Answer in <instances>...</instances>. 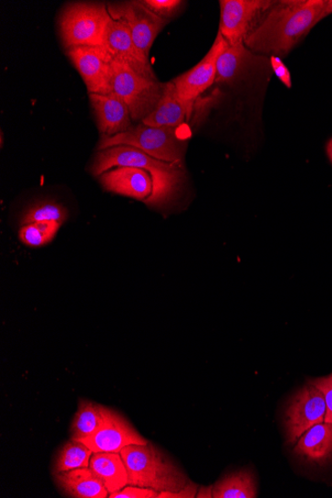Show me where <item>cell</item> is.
Masks as SVG:
<instances>
[{
	"mask_svg": "<svg viewBox=\"0 0 332 498\" xmlns=\"http://www.w3.org/2000/svg\"><path fill=\"white\" fill-rule=\"evenodd\" d=\"M325 0H283L265 11L244 41L254 53L285 57L319 22Z\"/></svg>",
	"mask_w": 332,
	"mask_h": 498,
	"instance_id": "cell-1",
	"label": "cell"
},
{
	"mask_svg": "<svg viewBox=\"0 0 332 498\" xmlns=\"http://www.w3.org/2000/svg\"><path fill=\"white\" fill-rule=\"evenodd\" d=\"M126 464L129 484L158 493H177L185 488V472L149 441L147 445H130L120 451Z\"/></svg>",
	"mask_w": 332,
	"mask_h": 498,
	"instance_id": "cell-2",
	"label": "cell"
},
{
	"mask_svg": "<svg viewBox=\"0 0 332 498\" xmlns=\"http://www.w3.org/2000/svg\"><path fill=\"white\" fill-rule=\"evenodd\" d=\"M177 129L150 127L143 123L121 134L101 136L98 150L125 146L140 150L150 157L165 162L183 164L186 141L177 136Z\"/></svg>",
	"mask_w": 332,
	"mask_h": 498,
	"instance_id": "cell-3",
	"label": "cell"
},
{
	"mask_svg": "<svg viewBox=\"0 0 332 498\" xmlns=\"http://www.w3.org/2000/svg\"><path fill=\"white\" fill-rule=\"evenodd\" d=\"M110 19L108 5L101 3H74L66 6L59 18V30L66 50L102 47Z\"/></svg>",
	"mask_w": 332,
	"mask_h": 498,
	"instance_id": "cell-4",
	"label": "cell"
},
{
	"mask_svg": "<svg viewBox=\"0 0 332 498\" xmlns=\"http://www.w3.org/2000/svg\"><path fill=\"white\" fill-rule=\"evenodd\" d=\"M113 93L130 109L132 120L145 119L156 109L164 91V84L159 79L142 76L125 63L114 60Z\"/></svg>",
	"mask_w": 332,
	"mask_h": 498,
	"instance_id": "cell-5",
	"label": "cell"
},
{
	"mask_svg": "<svg viewBox=\"0 0 332 498\" xmlns=\"http://www.w3.org/2000/svg\"><path fill=\"white\" fill-rule=\"evenodd\" d=\"M326 415L324 394L307 383L291 398L285 408L284 424L287 444H296L308 429L324 423Z\"/></svg>",
	"mask_w": 332,
	"mask_h": 498,
	"instance_id": "cell-6",
	"label": "cell"
},
{
	"mask_svg": "<svg viewBox=\"0 0 332 498\" xmlns=\"http://www.w3.org/2000/svg\"><path fill=\"white\" fill-rule=\"evenodd\" d=\"M108 10L110 16L127 26L136 47L150 60L152 44L169 21L154 15L141 2L109 5Z\"/></svg>",
	"mask_w": 332,
	"mask_h": 498,
	"instance_id": "cell-7",
	"label": "cell"
},
{
	"mask_svg": "<svg viewBox=\"0 0 332 498\" xmlns=\"http://www.w3.org/2000/svg\"><path fill=\"white\" fill-rule=\"evenodd\" d=\"M82 77L88 94L113 93L114 58L103 47H76L66 50Z\"/></svg>",
	"mask_w": 332,
	"mask_h": 498,
	"instance_id": "cell-8",
	"label": "cell"
},
{
	"mask_svg": "<svg viewBox=\"0 0 332 498\" xmlns=\"http://www.w3.org/2000/svg\"><path fill=\"white\" fill-rule=\"evenodd\" d=\"M274 4L271 0H221V36L228 44L244 42L261 16Z\"/></svg>",
	"mask_w": 332,
	"mask_h": 498,
	"instance_id": "cell-9",
	"label": "cell"
},
{
	"mask_svg": "<svg viewBox=\"0 0 332 498\" xmlns=\"http://www.w3.org/2000/svg\"><path fill=\"white\" fill-rule=\"evenodd\" d=\"M228 47V42L218 32L213 46L204 58L192 69L177 77L172 83L182 103L191 116L195 99L212 87L216 80L217 60Z\"/></svg>",
	"mask_w": 332,
	"mask_h": 498,
	"instance_id": "cell-10",
	"label": "cell"
},
{
	"mask_svg": "<svg viewBox=\"0 0 332 498\" xmlns=\"http://www.w3.org/2000/svg\"><path fill=\"white\" fill-rule=\"evenodd\" d=\"M93 452H118L130 445H147L143 438L127 419L109 409L104 426L82 441Z\"/></svg>",
	"mask_w": 332,
	"mask_h": 498,
	"instance_id": "cell-11",
	"label": "cell"
},
{
	"mask_svg": "<svg viewBox=\"0 0 332 498\" xmlns=\"http://www.w3.org/2000/svg\"><path fill=\"white\" fill-rule=\"evenodd\" d=\"M102 47L115 60L127 64L130 68L142 76L158 79L150 60L138 49L129 28L123 22L110 16Z\"/></svg>",
	"mask_w": 332,
	"mask_h": 498,
	"instance_id": "cell-12",
	"label": "cell"
},
{
	"mask_svg": "<svg viewBox=\"0 0 332 498\" xmlns=\"http://www.w3.org/2000/svg\"><path fill=\"white\" fill-rule=\"evenodd\" d=\"M88 98L101 136L113 137L132 128L129 108L114 93L88 94Z\"/></svg>",
	"mask_w": 332,
	"mask_h": 498,
	"instance_id": "cell-13",
	"label": "cell"
},
{
	"mask_svg": "<svg viewBox=\"0 0 332 498\" xmlns=\"http://www.w3.org/2000/svg\"><path fill=\"white\" fill-rule=\"evenodd\" d=\"M53 479L65 497L107 498L109 494L102 480L90 468L53 473Z\"/></svg>",
	"mask_w": 332,
	"mask_h": 498,
	"instance_id": "cell-14",
	"label": "cell"
},
{
	"mask_svg": "<svg viewBox=\"0 0 332 498\" xmlns=\"http://www.w3.org/2000/svg\"><path fill=\"white\" fill-rule=\"evenodd\" d=\"M294 455L306 463L325 467L332 462V424L308 429L296 442Z\"/></svg>",
	"mask_w": 332,
	"mask_h": 498,
	"instance_id": "cell-15",
	"label": "cell"
},
{
	"mask_svg": "<svg viewBox=\"0 0 332 498\" xmlns=\"http://www.w3.org/2000/svg\"><path fill=\"white\" fill-rule=\"evenodd\" d=\"M186 118L190 115L177 96L173 83L169 82L164 84L163 95L156 109L140 123L150 127L179 129Z\"/></svg>",
	"mask_w": 332,
	"mask_h": 498,
	"instance_id": "cell-16",
	"label": "cell"
},
{
	"mask_svg": "<svg viewBox=\"0 0 332 498\" xmlns=\"http://www.w3.org/2000/svg\"><path fill=\"white\" fill-rule=\"evenodd\" d=\"M88 468L102 480L109 494L129 484L126 464L120 453L93 452Z\"/></svg>",
	"mask_w": 332,
	"mask_h": 498,
	"instance_id": "cell-17",
	"label": "cell"
},
{
	"mask_svg": "<svg viewBox=\"0 0 332 498\" xmlns=\"http://www.w3.org/2000/svg\"><path fill=\"white\" fill-rule=\"evenodd\" d=\"M109 409L92 401L80 400L70 428L71 439L82 441L94 435L104 426Z\"/></svg>",
	"mask_w": 332,
	"mask_h": 498,
	"instance_id": "cell-18",
	"label": "cell"
},
{
	"mask_svg": "<svg viewBox=\"0 0 332 498\" xmlns=\"http://www.w3.org/2000/svg\"><path fill=\"white\" fill-rule=\"evenodd\" d=\"M257 495V480L249 469L227 473L213 485V498H254Z\"/></svg>",
	"mask_w": 332,
	"mask_h": 498,
	"instance_id": "cell-19",
	"label": "cell"
},
{
	"mask_svg": "<svg viewBox=\"0 0 332 498\" xmlns=\"http://www.w3.org/2000/svg\"><path fill=\"white\" fill-rule=\"evenodd\" d=\"M252 57V51L246 47L244 42L228 44L217 60L215 82L218 84L234 82L245 70Z\"/></svg>",
	"mask_w": 332,
	"mask_h": 498,
	"instance_id": "cell-20",
	"label": "cell"
},
{
	"mask_svg": "<svg viewBox=\"0 0 332 498\" xmlns=\"http://www.w3.org/2000/svg\"><path fill=\"white\" fill-rule=\"evenodd\" d=\"M92 455L93 451L84 442L71 439L55 453L52 472L88 468Z\"/></svg>",
	"mask_w": 332,
	"mask_h": 498,
	"instance_id": "cell-21",
	"label": "cell"
},
{
	"mask_svg": "<svg viewBox=\"0 0 332 498\" xmlns=\"http://www.w3.org/2000/svg\"><path fill=\"white\" fill-rule=\"evenodd\" d=\"M61 226L57 221H40L27 224L20 228L19 239L32 248L46 246L57 236Z\"/></svg>",
	"mask_w": 332,
	"mask_h": 498,
	"instance_id": "cell-22",
	"label": "cell"
},
{
	"mask_svg": "<svg viewBox=\"0 0 332 498\" xmlns=\"http://www.w3.org/2000/svg\"><path fill=\"white\" fill-rule=\"evenodd\" d=\"M68 217L67 209L62 204L43 201L32 204L22 216L21 225L40 223V221H57L63 224Z\"/></svg>",
	"mask_w": 332,
	"mask_h": 498,
	"instance_id": "cell-23",
	"label": "cell"
},
{
	"mask_svg": "<svg viewBox=\"0 0 332 498\" xmlns=\"http://www.w3.org/2000/svg\"><path fill=\"white\" fill-rule=\"evenodd\" d=\"M141 4L154 15L170 21L180 13L185 3L181 0H142Z\"/></svg>",
	"mask_w": 332,
	"mask_h": 498,
	"instance_id": "cell-24",
	"label": "cell"
},
{
	"mask_svg": "<svg viewBox=\"0 0 332 498\" xmlns=\"http://www.w3.org/2000/svg\"><path fill=\"white\" fill-rule=\"evenodd\" d=\"M308 383L316 387L324 394L327 403L325 422L332 424V375L327 376V378L308 380Z\"/></svg>",
	"mask_w": 332,
	"mask_h": 498,
	"instance_id": "cell-25",
	"label": "cell"
},
{
	"mask_svg": "<svg viewBox=\"0 0 332 498\" xmlns=\"http://www.w3.org/2000/svg\"><path fill=\"white\" fill-rule=\"evenodd\" d=\"M159 495L156 491L128 484L124 489L109 494V498H159Z\"/></svg>",
	"mask_w": 332,
	"mask_h": 498,
	"instance_id": "cell-26",
	"label": "cell"
},
{
	"mask_svg": "<svg viewBox=\"0 0 332 498\" xmlns=\"http://www.w3.org/2000/svg\"><path fill=\"white\" fill-rule=\"evenodd\" d=\"M272 67L276 77L287 88H292V78L289 69L278 57H271Z\"/></svg>",
	"mask_w": 332,
	"mask_h": 498,
	"instance_id": "cell-27",
	"label": "cell"
},
{
	"mask_svg": "<svg viewBox=\"0 0 332 498\" xmlns=\"http://www.w3.org/2000/svg\"><path fill=\"white\" fill-rule=\"evenodd\" d=\"M197 494V485L192 481L187 483L184 489L177 493H161L159 498H193Z\"/></svg>",
	"mask_w": 332,
	"mask_h": 498,
	"instance_id": "cell-28",
	"label": "cell"
},
{
	"mask_svg": "<svg viewBox=\"0 0 332 498\" xmlns=\"http://www.w3.org/2000/svg\"><path fill=\"white\" fill-rule=\"evenodd\" d=\"M332 15V0H325L324 8L322 14L319 16V21H322L326 17Z\"/></svg>",
	"mask_w": 332,
	"mask_h": 498,
	"instance_id": "cell-29",
	"label": "cell"
},
{
	"mask_svg": "<svg viewBox=\"0 0 332 498\" xmlns=\"http://www.w3.org/2000/svg\"><path fill=\"white\" fill-rule=\"evenodd\" d=\"M197 498L202 497H212L213 498V485L208 486V488H202L199 490V492L196 494Z\"/></svg>",
	"mask_w": 332,
	"mask_h": 498,
	"instance_id": "cell-30",
	"label": "cell"
},
{
	"mask_svg": "<svg viewBox=\"0 0 332 498\" xmlns=\"http://www.w3.org/2000/svg\"><path fill=\"white\" fill-rule=\"evenodd\" d=\"M327 157L332 164V138L328 140L327 145Z\"/></svg>",
	"mask_w": 332,
	"mask_h": 498,
	"instance_id": "cell-31",
	"label": "cell"
}]
</instances>
